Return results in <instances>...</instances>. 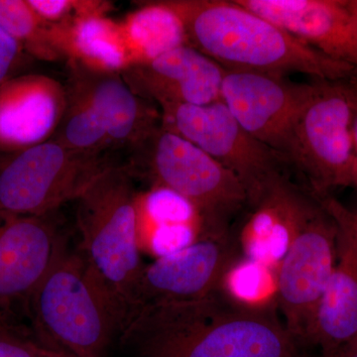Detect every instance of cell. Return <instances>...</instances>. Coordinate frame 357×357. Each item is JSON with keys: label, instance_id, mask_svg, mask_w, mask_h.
Here are the masks:
<instances>
[{"label": "cell", "instance_id": "cell-1", "mask_svg": "<svg viewBox=\"0 0 357 357\" xmlns=\"http://www.w3.org/2000/svg\"><path fill=\"white\" fill-rule=\"evenodd\" d=\"M277 309L248 306L218 289L141 307L119 338L137 357H306Z\"/></svg>", "mask_w": 357, "mask_h": 357}, {"label": "cell", "instance_id": "cell-2", "mask_svg": "<svg viewBox=\"0 0 357 357\" xmlns=\"http://www.w3.org/2000/svg\"><path fill=\"white\" fill-rule=\"evenodd\" d=\"M164 2L182 21L188 44L227 72L277 77L298 73L330 82L357 77L354 68L326 57L236 0Z\"/></svg>", "mask_w": 357, "mask_h": 357}, {"label": "cell", "instance_id": "cell-3", "mask_svg": "<svg viewBox=\"0 0 357 357\" xmlns=\"http://www.w3.org/2000/svg\"><path fill=\"white\" fill-rule=\"evenodd\" d=\"M26 310L41 344L77 357H105L128 319L79 250L70 252L67 248L32 294Z\"/></svg>", "mask_w": 357, "mask_h": 357}, {"label": "cell", "instance_id": "cell-4", "mask_svg": "<svg viewBox=\"0 0 357 357\" xmlns=\"http://www.w3.org/2000/svg\"><path fill=\"white\" fill-rule=\"evenodd\" d=\"M135 181L126 164H119L100 174L74 202L79 252L121 304L126 321L144 268Z\"/></svg>", "mask_w": 357, "mask_h": 357}, {"label": "cell", "instance_id": "cell-5", "mask_svg": "<svg viewBox=\"0 0 357 357\" xmlns=\"http://www.w3.org/2000/svg\"><path fill=\"white\" fill-rule=\"evenodd\" d=\"M126 164L148 188H165L187 199L198 211L208 238L229 236L248 206V194L234 173L163 126Z\"/></svg>", "mask_w": 357, "mask_h": 357}, {"label": "cell", "instance_id": "cell-6", "mask_svg": "<svg viewBox=\"0 0 357 357\" xmlns=\"http://www.w3.org/2000/svg\"><path fill=\"white\" fill-rule=\"evenodd\" d=\"M123 163L75 151L54 140L0 154V220L42 215L75 202L100 174Z\"/></svg>", "mask_w": 357, "mask_h": 357}, {"label": "cell", "instance_id": "cell-7", "mask_svg": "<svg viewBox=\"0 0 357 357\" xmlns=\"http://www.w3.org/2000/svg\"><path fill=\"white\" fill-rule=\"evenodd\" d=\"M344 82L314 79L287 155L293 172L318 196L342 188L357 191L351 103Z\"/></svg>", "mask_w": 357, "mask_h": 357}, {"label": "cell", "instance_id": "cell-8", "mask_svg": "<svg viewBox=\"0 0 357 357\" xmlns=\"http://www.w3.org/2000/svg\"><path fill=\"white\" fill-rule=\"evenodd\" d=\"M160 112L164 128L196 145L239 178L248 204L257 201L277 178L293 174L287 160L250 135L222 100L170 105Z\"/></svg>", "mask_w": 357, "mask_h": 357}, {"label": "cell", "instance_id": "cell-9", "mask_svg": "<svg viewBox=\"0 0 357 357\" xmlns=\"http://www.w3.org/2000/svg\"><path fill=\"white\" fill-rule=\"evenodd\" d=\"M337 256V222L318 197L276 271L277 307L289 332L306 349Z\"/></svg>", "mask_w": 357, "mask_h": 357}, {"label": "cell", "instance_id": "cell-10", "mask_svg": "<svg viewBox=\"0 0 357 357\" xmlns=\"http://www.w3.org/2000/svg\"><path fill=\"white\" fill-rule=\"evenodd\" d=\"M314 91V79L294 83L287 77L225 70L222 102L250 135L287 160L294 129Z\"/></svg>", "mask_w": 357, "mask_h": 357}, {"label": "cell", "instance_id": "cell-11", "mask_svg": "<svg viewBox=\"0 0 357 357\" xmlns=\"http://www.w3.org/2000/svg\"><path fill=\"white\" fill-rule=\"evenodd\" d=\"M241 256L230 231L229 236L203 239L172 255L157 258L141 272L130 316L146 305L210 295L218 290L230 267Z\"/></svg>", "mask_w": 357, "mask_h": 357}, {"label": "cell", "instance_id": "cell-12", "mask_svg": "<svg viewBox=\"0 0 357 357\" xmlns=\"http://www.w3.org/2000/svg\"><path fill=\"white\" fill-rule=\"evenodd\" d=\"M66 248L58 211L0 220V312L26 307Z\"/></svg>", "mask_w": 357, "mask_h": 357}, {"label": "cell", "instance_id": "cell-13", "mask_svg": "<svg viewBox=\"0 0 357 357\" xmlns=\"http://www.w3.org/2000/svg\"><path fill=\"white\" fill-rule=\"evenodd\" d=\"M317 204L318 197L292 174L277 178L231 227L241 255L277 269Z\"/></svg>", "mask_w": 357, "mask_h": 357}, {"label": "cell", "instance_id": "cell-14", "mask_svg": "<svg viewBox=\"0 0 357 357\" xmlns=\"http://www.w3.org/2000/svg\"><path fill=\"white\" fill-rule=\"evenodd\" d=\"M318 197L337 222V256L307 347H319L326 357L357 338V225L354 211L333 194Z\"/></svg>", "mask_w": 357, "mask_h": 357}, {"label": "cell", "instance_id": "cell-15", "mask_svg": "<svg viewBox=\"0 0 357 357\" xmlns=\"http://www.w3.org/2000/svg\"><path fill=\"white\" fill-rule=\"evenodd\" d=\"M326 57L357 70V0H236Z\"/></svg>", "mask_w": 357, "mask_h": 357}, {"label": "cell", "instance_id": "cell-16", "mask_svg": "<svg viewBox=\"0 0 357 357\" xmlns=\"http://www.w3.org/2000/svg\"><path fill=\"white\" fill-rule=\"evenodd\" d=\"M225 74L218 63L190 45L167 52L151 62L129 66L121 72L129 88L159 109L222 100Z\"/></svg>", "mask_w": 357, "mask_h": 357}, {"label": "cell", "instance_id": "cell-17", "mask_svg": "<svg viewBox=\"0 0 357 357\" xmlns=\"http://www.w3.org/2000/svg\"><path fill=\"white\" fill-rule=\"evenodd\" d=\"M66 107L65 84L46 75L16 76L0 86V154L53 137Z\"/></svg>", "mask_w": 357, "mask_h": 357}, {"label": "cell", "instance_id": "cell-18", "mask_svg": "<svg viewBox=\"0 0 357 357\" xmlns=\"http://www.w3.org/2000/svg\"><path fill=\"white\" fill-rule=\"evenodd\" d=\"M68 72L83 86L102 121L110 146L121 157L135 151L162 126L155 103L129 88L121 73H100L67 63Z\"/></svg>", "mask_w": 357, "mask_h": 357}, {"label": "cell", "instance_id": "cell-19", "mask_svg": "<svg viewBox=\"0 0 357 357\" xmlns=\"http://www.w3.org/2000/svg\"><path fill=\"white\" fill-rule=\"evenodd\" d=\"M53 38L67 63L95 72L121 74L130 66L121 23L105 15L86 16L53 25Z\"/></svg>", "mask_w": 357, "mask_h": 357}, {"label": "cell", "instance_id": "cell-20", "mask_svg": "<svg viewBox=\"0 0 357 357\" xmlns=\"http://www.w3.org/2000/svg\"><path fill=\"white\" fill-rule=\"evenodd\" d=\"M121 23L130 66L151 62L188 44L182 21L164 0L140 2Z\"/></svg>", "mask_w": 357, "mask_h": 357}, {"label": "cell", "instance_id": "cell-21", "mask_svg": "<svg viewBox=\"0 0 357 357\" xmlns=\"http://www.w3.org/2000/svg\"><path fill=\"white\" fill-rule=\"evenodd\" d=\"M64 84V114L51 139L75 151L119 157L110 146L102 121L81 84L69 74Z\"/></svg>", "mask_w": 357, "mask_h": 357}, {"label": "cell", "instance_id": "cell-22", "mask_svg": "<svg viewBox=\"0 0 357 357\" xmlns=\"http://www.w3.org/2000/svg\"><path fill=\"white\" fill-rule=\"evenodd\" d=\"M0 28L32 58L47 62L62 60L53 38V25L42 20L27 0H0Z\"/></svg>", "mask_w": 357, "mask_h": 357}, {"label": "cell", "instance_id": "cell-23", "mask_svg": "<svg viewBox=\"0 0 357 357\" xmlns=\"http://www.w3.org/2000/svg\"><path fill=\"white\" fill-rule=\"evenodd\" d=\"M277 269L241 256L225 275L220 290L251 307H277Z\"/></svg>", "mask_w": 357, "mask_h": 357}, {"label": "cell", "instance_id": "cell-24", "mask_svg": "<svg viewBox=\"0 0 357 357\" xmlns=\"http://www.w3.org/2000/svg\"><path fill=\"white\" fill-rule=\"evenodd\" d=\"M138 237L156 227L171 225H197L206 229L198 211L187 199L165 188H148L138 192Z\"/></svg>", "mask_w": 357, "mask_h": 357}, {"label": "cell", "instance_id": "cell-25", "mask_svg": "<svg viewBox=\"0 0 357 357\" xmlns=\"http://www.w3.org/2000/svg\"><path fill=\"white\" fill-rule=\"evenodd\" d=\"M0 357H57V351L16 325L7 312H0Z\"/></svg>", "mask_w": 357, "mask_h": 357}, {"label": "cell", "instance_id": "cell-26", "mask_svg": "<svg viewBox=\"0 0 357 357\" xmlns=\"http://www.w3.org/2000/svg\"><path fill=\"white\" fill-rule=\"evenodd\" d=\"M42 20L58 25L75 18L105 15L112 3L98 0H27Z\"/></svg>", "mask_w": 357, "mask_h": 357}, {"label": "cell", "instance_id": "cell-27", "mask_svg": "<svg viewBox=\"0 0 357 357\" xmlns=\"http://www.w3.org/2000/svg\"><path fill=\"white\" fill-rule=\"evenodd\" d=\"M27 56L23 47L0 28V86L16 77L15 73L24 64Z\"/></svg>", "mask_w": 357, "mask_h": 357}, {"label": "cell", "instance_id": "cell-28", "mask_svg": "<svg viewBox=\"0 0 357 357\" xmlns=\"http://www.w3.org/2000/svg\"><path fill=\"white\" fill-rule=\"evenodd\" d=\"M345 89L349 95L352 109V135H354V153H356L357 171V77L344 82ZM357 192V191H356Z\"/></svg>", "mask_w": 357, "mask_h": 357}, {"label": "cell", "instance_id": "cell-29", "mask_svg": "<svg viewBox=\"0 0 357 357\" xmlns=\"http://www.w3.org/2000/svg\"><path fill=\"white\" fill-rule=\"evenodd\" d=\"M326 357H357V338L344 345V347H340L332 356Z\"/></svg>", "mask_w": 357, "mask_h": 357}, {"label": "cell", "instance_id": "cell-30", "mask_svg": "<svg viewBox=\"0 0 357 357\" xmlns=\"http://www.w3.org/2000/svg\"><path fill=\"white\" fill-rule=\"evenodd\" d=\"M57 351V357H77V356H70V354H66V352L59 351Z\"/></svg>", "mask_w": 357, "mask_h": 357}, {"label": "cell", "instance_id": "cell-31", "mask_svg": "<svg viewBox=\"0 0 357 357\" xmlns=\"http://www.w3.org/2000/svg\"><path fill=\"white\" fill-rule=\"evenodd\" d=\"M354 215H356V225H357V206L356 208H354Z\"/></svg>", "mask_w": 357, "mask_h": 357}, {"label": "cell", "instance_id": "cell-32", "mask_svg": "<svg viewBox=\"0 0 357 357\" xmlns=\"http://www.w3.org/2000/svg\"><path fill=\"white\" fill-rule=\"evenodd\" d=\"M319 357H321V356H319Z\"/></svg>", "mask_w": 357, "mask_h": 357}]
</instances>
